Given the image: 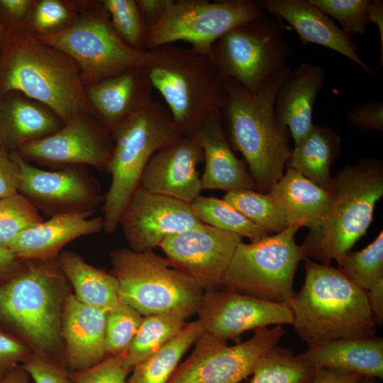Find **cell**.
<instances>
[{
    "label": "cell",
    "mask_w": 383,
    "mask_h": 383,
    "mask_svg": "<svg viewBox=\"0 0 383 383\" xmlns=\"http://www.w3.org/2000/svg\"><path fill=\"white\" fill-rule=\"evenodd\" d=\"M0 61V89L18 91L48 106L65 124L92 112L80 69L26 28L8 31Z\"/></svg>",
    "instance_id": "cell-1"
},
{
    "label": "cell",
    "mask_w": 383,
    "mask_h": 383,
    "mask_svg": "<svg viewBox=\"0 0 383 383\" xmlns=\"http://www.w3.org/2000/svg\"><path fill=\"white\" fill-rule=\"evenodd\" d=\"M305 280L289 306L294 331L309 345L376 336L366 292L330 264L304 260Z\"/></svg>",
    "instance_id": "cell-2"
},
{
    "label": "cell",
    "mask_w": 383,
    "mask_h": 383,
    "mask_svg": "<svg viewBox=\"0 0 383 383\" xmlns=\"http://www.w3.org/2000/svg\"><path fill=\"white\" fill-rule=\"evenodd\" d=\"M287 73L257 93L232 79H224L226 99L221 112L223 128L231 148L242 154L257 190L262 193H268L283 176L292 150L289 131L274 113L276 94Z\"/></svg>",
    "instance_id": "cell-3"
},
{
    "label": "cell",
    "mask_w": 383,
    "mask_h": 383,
    "mask_svg": "<svg viewBox=\"0 0 383 383\" xmlns=\"http://www.w3.org/2000/svg\"><path fill=\"white\" fill-rule=\"evenodd\" d=\"M52 259L27 260L18 273L0 282V326L35 353L58 360L68 280Z\"/></svg>",
    "instance_id": "cell-4"
},
{
    "label": "cell",
    "mask_w": 383,
    "mask_h": 383,
    "mask_svg": "<svg viewBox=\"0 0 383 383\" xmlns=\"http://www.w3.org/2000/svg\"><path fill=\"white\" fill-rule=\"evenodd\" d=\"M151 50L145 67L152 85L163 98L174 123L184 136L221 115L226 99L224 80L209 52L174 44Z\"/></svg>",
    "instance_id": "cell-5"
},
{
    "label": "cell",
    "mask_w": 383,
    "mask_h": 383,
    "mask_svg": "<svg viewBox=\"0 0 383 383\" xmlns=\"http://www.w3.org/2000/svg\"><path fill=\"white\" fill-rule=\"evenodd\" d=\"M333 201L301 245L304 259L338 264L367 232L383 196V164L372 158L345 166L332 177Z\"/></svg>",
    "instance_id": "cell-6"
},
{
    "label": "cell",
    "mask_w": 383,
    "mask_h": 383,
    "mask_svg": "<svg viewBox=\"0 0 383 383\" xmlns=\"http://www.w3.org/2000/svg\"><path fill=\"white\" fill-rule=\"evenodd\" d=\"M114 144L107 170L111 174L103 205V228L113 233L121 216L140 186L152 156L183 135L168 109L152 98L112 133Z\"/></svg>",
    "instance_id": "cell-7"
},
{
    "label": "cell",
    "mask_w": 383,
    "mask_h": 383,
    "mask_svg": "<svg viewBox=\"0 0 383 383\" xmlns=\"http://www.w3.org/2000/svg\"><path fill=\"white\" fill-rule=\"evenodd\" d=\"M111 256L121 301L141 315L173 313L187 318L197 312L203 289L167 257L128 248Z\"/></svg>",
    "instance_id": "cell-8"
},
{
    "label": "cell",
    "mask_w": 383,
    "mask_h": 383,
    "mask_svg": "<svg viewBox=\"0 0 383 383\" xmlns=\"http://www.w3.org/2000/svg\"><path fill=\"white\" fill-rule=\"evenodd\" d=\"M285 26L265 15L240 25L219 38L209 54L223 79H232L257 93L282 77L292 46Z\"/></svg>",
    "instance_id": "cell-9"
},
{
    "label": "cell",
    "mask_w": 383,
    "mask_h": 383,
    "mask_svg": "<svg viewBox=\"0 0 383 383\" xmlns=\"http://www.w3.org/2000/svg\"><path fill=\"white\" fill-rule=\"evenodd\" d=\"M300 228L283 231L236 247L222 285L227 289L276 303L289 304L295 294L294 279L304 260L294 236Z\"/></svg>",
    "instance_id": "cell-10"
},
{
    "label": "cell",
    "mask_w": 383,
    "mask_h": 383,
    "mask_svg": "<svg viewBox=\"0 0 383 383\" xmlns=\"http://www.w3.org/2000/svg\"><path fill=\"white\" fill-rule=\"evenodd\" d=\"M267 14L258 1L170 0L160 20L148 29L145 50L184 41L208 52L231 30Z\"/></svg>",
    "instance_id": "cell-11"
},
{
    "label": "cell",
    "mask_w": 383,
    "mask_h": 383,
    "mask_svg": "<svg viewBox=\"0 0 383 383\" xmlns=\"http://www.w3.org/2000/svg\"><path fill=\"white\" fill-rule=\"evenodd\" d=\"M35 37L72 58L82 77L93 84L131 68L145 67L154 57L151 50L127 45L101 13L84 17L64 30Z\"/></svg>",
    "instance_id": "cell-12"
},
{
    "label": "cell",
    "mask_w": 383,
    "mask_h": 383,
    "mask_svg": "<svg viewBox=\"0 0 383 383\" xmlns=\"http://www.w3.org/2000/svg\"><path fill=\"white\" fill-rule=\"evenodd\" d=\"M284 333L282 325L264 327L255 330L246 341L228 346L204 332L167 383H239L252 374L262 357L278 345Z\"/></svg>",
    "instance_id": "cell-13"
},
{
    "label": "cell",
    "mask_w": 383,
    "mask_h": 383,
    "mask_svg": "<svg viewBox=\"0 0 383 383\" xmlns=\"http://www.w3.org/2000/svg\"><path fill=\"white\" fill-rule=\"evenodd\" d=\"M242 238L203 223L170 235L159 245L174 267L192 277L204 290L222 285L225 273Z\"/></svg>",
    "instance_id": "cell-14"
},
{
    "label": "cell",
    "mask_w": 383,
    "mask_h": 383,
    "mask_svg": "<svg viewBox=\"0 0 383 383\" xmlns=\"http://www.w3.org/2000/svg\"><path fill=\"white\" fill-rule=\"evenodd\" d=\"M11 155L20 169L18 193L52 216L95 211L104 200L99 184L76 167L49 171L30 165L17 152Z\"/></svg>",
    "instance_id": "cell-15"
},
{
    "label": "cell",
    "mask_w": 383,
    "mask_h": 383,
    "mask_svg": "<svg viewBox=\"0 0 383 383\" xmlns=\"http://www.w3.org/2000/svg\"><path fill=\"white\" fill-rule=\"evenodd\" d=\"M205 332L223 341L250 330L293 323L289 304L276 303L235 290L206 291L197 312Z\"/></svg>",
    "instance_id": "cell-16"
},
{
    "label": "cell",
    "mask_w": 383,
    "mask_h": 383,
    "mask_svg": "<svg viewBox=\"0 0 383 383\" xmlns=\"http://www.w3.org/2000/svg\"><path fill=\"white\" fill-rule=\"evenodd\" d=\"M201 224L191 204L150 192L140 185L119 220L131 250L138 252L152 250L167 236Z\"/></svg>",
    "instance_id": "cell-17"
},
{
    "label": "cell",
    "mask_w": 383,
    "mask_h": 383,
    "mask_svg": "<svg viewBox=\"0 0 383 383\" xmlns=\"http://www.w3.org/2000/svg\"><path fill=\"white\" fill-rule=\"evenodd\" d=\"M108 134L83 115L55 133L24 145L17 152L27 161L48 165H87L107 170L113 148Z\"/></svg>",
    "instance_id": "cell-18"
},
{
    "label": "cell",
    "mask_w": 383,
    "mask_h": 383,
    "mask_svg": "<svg viewBox=\"0 0 383 383\" xmlns=\"http://www.w3.org/2000/svg\"><path fill=\"white\" fill-rule=\"evenodd\" d=\"M204 159V152L194 138L182 135L152 156L140 185L191 204L202 190L196 167Z\"/></svg>",
    "instance_id": "cell-19"
},
{
    "label": "cell",
    "mask_w": 383,
    "mask_h": 383,
    "mask_svg": "<svg viewBox=\"0 0 383 383\" xmlns=\"http://www.w3.org/2000/svg\"><path fill=\"white\" fill-rule=\"evenodd\" d=\"M258 2L267 14L286 21L304 45L313 43L333 50L349 58L370 75L376 77L374 70L359 56L352 36L309 0H261Z\"/></svg>",
    "instance_id": "cell-20"
},
{
    "label": "cell",
    "mask_w": 383,
    "mask_h": 383,
    "mask_svg": "<svg viewBox=\"0 0 383 383\" xmlns=\"http://www.w3.org/2000/svg\"><path fill=\"white\" fill-rule=\"evenodd\" d=\"M106 320V311L80 302L74 294L66 296L62 337L65 343V362L71 372L89 368L107 357Z\"/></svg>",
    "instance_id": "cell-21"
},
{
    "label": "cell",
    "mask_w": 383,
    "mask_h": 383,
    "mask_svg": "<svg viewBox=\"0 0 383 383\" xmlns=\"http://www.w3.org/2000/svg\"><path fill=\"white\" fill-rule=\"evenodd\" d=\"M152 87L144 67H134L92 84L85 90L102 128L112 133L152 97Z\"/></svg>",
    "instance_id": "cell-22"
},
{
    "label": "cell",
    "mask_w": 383,
    "mask_h": 383,
    "mask_svg": "<svg viewBox=\"0 0 383 383\" xmlns=\"http://www.w3.org/2000/svg\"><path fill=\"white\" fill-rule=\"evenodd\" d=\"M326 81V71L318 65L302 62L289 70L277 90L274 113L290 132L294 145L311 130L313 106Z\"/></svg>",
    "instance_id": "cell-23"
},
{
    "label": "cell",
    "mask_w": 383,
    "mask_h": 383,
    "mask_svg": "<svg viewBox=\"0 0 383 383\" xmlns=\"http://www.w3.org/2000/svg\"><path fill=\"white\" fill-rule=\"evenodd\" d=\"M204 152L205 169L201 178L202 189L257 190L245 161L239 160L226 137L221 116L200 127L192 136Z\"/></svg>",
    "instance_id": "cell-24"
},
{
    "label": "cell",
    "mask_w": 383,
    "mask_h": 383,
    "mask_svg": "<svg viewBox=\"0 0 383 383\" xmlns=\"http://www.w3.org/2000/svg\"><path fill=\"white\" fill-rule=\"evenodd\" d=\"M94 212H73L52 216L23 232L10 249L21 260L53 258L65 244L79 237L99 233L103 217L91 218Z\"/></svg>",
    "instance_id": "cell-25"
},
{
    "label": "cell",
    "mask_w": 383,
    "mask_h": 383,
    "mask_svg": "<svg viewBox=\"0 0 383 383\" xmlns=\"http://www.w3.org/2000/svg\"><path fill=\"white\" fill-rule=\"evenodd\" d=\"M296 356L317 370H335L383 379V338L380 337L340 339L313 345Z\"/></svg>",
    "instance_id": "cell-26"
},
{
    "label": "cell",
    "mask_w": 383,
    "mask_h": 383,
    "mask_svg": "<svg viewBox=\"0 0 383 383\" xmlns=\"http://www.w3.org/2000/svg\"><path fill=\"white\" fill-rule=\"evenodd\" d=\"M268 193L289 226H305L309 230L324 218L333 201L331 192L291 168H287Z\"/></svg>",
    "instance_id": "cell-27"
},
{
    "label": "cell",
    "mask_w": 383,
    "mask_h": 383,
    "mask_svg": "<svg viewBox=\"0 0 383 383\" xmlns=\"http://www.w3.org/2000/svg\"><path fill=\"white\" fill-rule=\"evenodd\" d=\"M341 152V139L330 127L313 125L292 150L287 168L293 169L331 192V166Z\"/></svg>",
    "instance_id": "cell-28"
},
{
    "label": "cell",
    "mask_w": 383,
    "mask_h": 383,
    "mask_svg": "<svg viewBox=\"0 0 383 383\" xmlns=\"http://www.w3.org/2000/svg\"><path fill=\"white\" fill-rule=\"evenodd\" d=\"M60 128L55 115L29 101L13 99L0 104V143L12 152Z\"/></svg>",
    "instance_id": "cell-29"
},
{
    "label": "cell",
    "mask_w": 383,
    "mask_h": 383,
    "mask_svg": "<svg viewBox=\"0 0 383 383\" xmlns=\"http://www.w3.org/2000/svg\"><path fill=\"white\" fill-rule=\"evenodd\" d=\"M57 262L80 302L106 312L122 302L117 279L112 274L89 265L72 251L61 252Z\"/></svg>",
    "instance_id": "cell-30"
},
{
    "label": "cell",
    "mask_w": 383,
    "mask_h": 383,
    "mask_svg": "<svg viewBox=\"0 0 383 383\" xmlns=\"http://www.w3.org/2000/svg\"><path fill=\"white\" fill-rule=\"evenodd\" d=\"M204 332L198 319L186 323L175 337L132 368L128 383H167L182 357Z\"/></svg>",
    "instance_id": "cell-31"
},
{
    "label": "cell",
    "mask_w": 383,
    "mask_h": 383,
    "mask_svg": "<svg viewBox=\"0 0 383 383\" xmlns=\"http://www.w3.org/2000/svg\"><path fill=\"white\" fill-rule=\"evenodd\" d=\"M185 318L173 313L146 316L143 318L131 343L123 353L122 364L131 370L175 337L183 328Z\"/></svg>",
    "instance_id": "cell-32"
},
{
    "label": "cell",
    "mask_w": 383,
    "mask_h": 383,
    "mask_svg": "<svg viewBox=\"0 0 383 383\" xmlns=\"http://www.w3.org/2000/svg\"><path fill=\"white\" fill-rule=\"evenodd\" d=\"M191 206L203 223L248 238L251 243L270 235L223 199L199 196Z\"/></svg>",
    "instance_id": "cell-33"
},
{
    "label": "cell",
    "mask_w": 383,
    "mask_h": 383,
    "mask_svg": "<svg viewBox=\"0 0 383 383\" xmlns=\"http://www.w3.org/2000/svg\"><path fill=\"white\" fill-rule=\"evenodd\" d=\"M316 370L277 345L262 357L248 383H312Z\"/></svg>",
    "instance_id": "cell-34"
},
{
    "label": "cell",
    "mask_w": 383,
    "mask_h": 383,
    "mask_svg": "<svg viewBox=\"0 0 383 383\" xmlns=\"http://www.w3.org/2000/svg\"><path fill=\"white\" fill-rule=\"evenodd\" d=\"M223 199L270 235L280 233L289 226L269 193L239 189L226 192Z\"/></svg>",
    "instance_id": "cell-35"
},
{
    "label": "cell",
    "mask_w": 383,
    "mask_h": 383,
    "mask_svg": "<svg viewBox=\"0 0 383 383\" xmlns=\"http://www.w3.org/2000/svg\"><path fill=\"white\" fill-rule=\"evenodd\" d=\"M338 269L365 292L383 280V232L365 248L346 253Z\"/></svg>",
    "instance_id": "cell-36"
},
{
    "label": "cell",
    "mask_w": 383,
    "mask_h": 383,
    "mask_svg": "<svg viewBox=\"0 0 383 383\" xmlns=\"http://www.w3.org/2000/svg\"><path fill=\"white\" fill-rule=\"evenodd\" d=\"M43 221L38 209L21 194L0 199V247L9 248L21 232Z\"/></svg>",
    "instance_id": "cell-37"
},
{
    "label": "cell",
    "mask_w": 383,
    "mask_h": 383,
    "mask_svg": "<svg viewBox=\"0 0 383 383\" xmlns=\"http://www.w3.org/2000/svg\"><path fill=\"white\" fill-rule=\"evenodd\" d=\"M103 9L111 16L110 23L117 35L129 46L145 50L147 28L136 1L105 0Z\"/></svg>",
    "instance_id": "cell-38"
},
{
    "label": "cell",
    "mask_w": 383,
    "mask_h": 383,
    "mask_svg": "<svg viewBox=\"0 0 383 383\" xmlns=\"http://www.w3.org/2000/svg\"><path fill=\"white\" fill-rule=\"evenodd\" d=\"M141 314L122 301L106 312L105 344L109 356L124 353L141 323Z\"/></svg>",
    "instance_id": "cell-39"
},
{
    "label": "cell",
    "mask_w": 383,
    "mask_h": 383,
    "mask_svg": "<svg viewBox=\"0 0 383 383\" xmlns=\"http://www.w3.org/2000/svg\"><path fill=\"white\" fill-rule=\"evenodd\" d=\"M370 0H309L350 36L363 34L367 26V7Z\"/></svg>",
    "instance_id": "cell-40"
},
{
    "label": "cell",
    "mask_w": 383,
    "mask_h": 383,
    "mask_svg": "<svg viewBox=\"0 0 383 383\" xmlns=\"http://www.w3.org/2000/svg\"><path fill=\"white\" fill-rule=\"evenodd\" d=\"M123 353L105 358L89 368L69 373L73 383H128L130 370L122 364Z\"/></svg>",
    "instance_id": "cell-41"
},
{
    "label": "cell",
    "mask_w": 383,
    "mask_h": 383,
    "mask_svg": "<svg viewBox=\"0 0 383 383\" xmlns=\"http://www.w3.org/2000/svg\"><path fill=\"white\" fill-rule=\"evenodd\" d=\"M21 367L35 383H73L62 362L37 353L30 355Z\"/></svg>",
    "instance_id": "cell-42"
},
{
    "label": "cell",
    "mask_w": 383,
    "mask_h": 383,
    "mask_svg": "<svg viewBox=\"0 0 383 383\" xmlns=\"http://www.w3.org/2000/svg\"><path fill=\"white\" fill-rule=\"evenodd\" d=\"M349 123L362 133L383 131V103L367 101L352 106L347 116Z\"/></svg>",
    "instance_id": "cell-43"
},
{
    "label": "cell",
    "mask_w": 383,
    "mask_h": 383,
    "mask_svg": "<svg viewBox=\"0 0 383 383\" xmlns=\"http://www.w3.org/2000/svg\"><path fill=\"white\" fill-rule=\"evenodd\" d=\"M66 6L58 0H42L34 8L31 23L40 33H48L69 18Z\"/></svg>",
    "instance_id": "cell-44"
},
{
    "label": "cell",
    "mask_w": 383,
    "mask_h": 383,
    "mask_svg": "<svg viewBox=\"0 0 383 383\" xmlns=\"http://www.w3.org/2000/svg\"><path fill=\"white\" fill-rule=\"evenodd\" d=\"M30 355L28 347L22 340L0 329V378Z\"/></svg>",
    "instance_id": "cell-45"
},
{
    "label": "cell",
    "mask_w": 383,
    "mask_h": 383,
    "mask_svg": "<svg viewBox=\"0 0 383 383\" xmlns=\"http://www.w3.org/2000/svg\"><path fill=\"white\" fill-rule=\"evenodd\" d=\"M20 169L10 154L0 150V199L18 193Z\"/></svg>",
    "instance_id": "cell-46"
},
{
    "label": "cell",
    "mask_w": 383,
    "mask_h": 383,
    "mask_svg": "<svg viewBox=\"0 0 383 383\" xmlns=\"http://www.w3.org/2000/svg\"><path fill=\"white\" fill-rule=\"evenodd\" d=\"M170 0L136 1L147 30L160 20Z\"/></svg>",
    "instance_id": "cell-47"
},
{
    "label": "cell",
    "mask_w": 383,
    "mask_h": 383,
    "mask_svg": "<svg viewBox=\"0 0 383 383\" xmlns=\"http://www.w3.org/2000/svg\"><path fill=\"white\" fill-rule=\"evenodd\" d=\"M362 377L353 372L318 369L312 383H358Z\"/></svg>",
    "instance_id": "cell-48"
},
{
    "label": "cell",
    "mask_w": 383,
    "mask_h": 383,
    "mask_svg": "<svg viewBox=\"0 0 383 383\" xmlns=\"http://www.w3.org/2000/svg\"><path fill=\"white\" fill-rule=\"evenodd\" d=\"M10 249L0 247V282L18 273L23 264Z\"/></svg>",
    "instance_id": "cell-49"
},
{
    "label": "cell",
    "mask_w": 383,
    "mask_h": 383,
    "mask_svg": "<svg viewBox=\"0 0 383 383\" xmlns=\"http://www.w3.org/2000/svg\"><path fill=\"white\" fill-rule=\"evenodd\" d=\"M369 306L376 324L383 323V280L366 291Z\"/></svg>",
    "instance_id": "cell-50"
},
{
    "label": "cell",
    "mask_w": 383,
    "mask_h": 383,
    "mask_svg": "<svg viewBox=\"0 0 383 383\" xmlns=\"http://www.w3.org/2000/svg\"><path fill=\"white\" fill-rule=\"evenodd\" d=\"M367 19L368 23L377 25L381 43V57L379 66L383 65V1L382 0H370L367 7Z\"/></svg>",
    "instance_id": "cell-51"
},
{
    "label": "cell",
    "mask_w": 383,
    "mask_h": 383,
    "mask_svg": "<svg viewBox=\"0 0 383 383\" xmlns=\"http://www.w3.org/2000/svg\"><path fill=\"white\" fill-rule=\"evenodd\" d=\"M30 0H0V6L12 18L21 19L30 7Z\"/></svg>",
    "instance_id": "cell-52"
},
{
    "label": "cell",
    "mask_w": 383,
    "mask_h": 383,
    "mask_svg": "<svg viewBox=\"0 0 383 383\" xmlns=\"http://www.w3.org/2000/svg\"><path fill=\"white\" fill-rule=\"evenodd\" d=\"M29 375L21 366L17 365L0 379V383H28Z\"/></svg>",
    "instance_id": "cell-53"
},
{
    "label": "cell",
    "mask_w": 383,
    "mask_h": 383,
    "mask_svg": "<svg viewBox=\"0 0 383 383\" xmlns=\"http://www.w3.org/2000/svg\"><path fill=\"white\" fill-rule=\"evenodd\" d=\"M8 35V30L0 21V47L4 46Z\"/></svg>",
    "instance_id": "cell-54"
},
{
    "label": "cell",
    "mask_w": 383,
    "mask_h": 383,
    "mask_svg": "<svg viewBox=\"0 0 383 383\" xmlns=\"http://www.w3.org/2000/svg\"><path fill=\"white\" fill-rule=\"evenodd\" d=\"M358 383H379V379L372 377H362Z\"/></svg>",
    "instance_id": "cell-55"
},
{
    "label": "cell",
    "mask_w": 383,
    "mask_h": 383,
    "mask_svg": "<svg viewBox=\"0 0 383 383\" xmlns=\"http://www.w3.org/2000/svg\"><path fill=\"white\" fill-rule=\"evenodd\" d=\"M1 379V378H0Z\"/></svg>",
    "instance_id": "cell-56"
}]
</instances>
